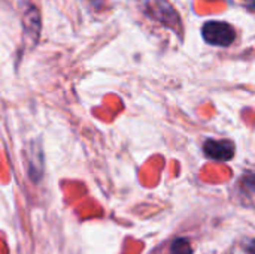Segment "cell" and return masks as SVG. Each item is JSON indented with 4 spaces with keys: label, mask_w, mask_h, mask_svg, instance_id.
<instances>
[{
    "label": "cell",
    "mask_w": 255,
    "mask_h": 254,
    "mask_svg": "<svg viewBox=\"0 0 255 254\" xmlns=\"http://www.w3.org/2000/svg\"><path fill=\"white\" fill-rule=\"evenodd\" d=\"M202 36L209 45L229 46L236 39L235 28L224 21H208L202 27Z\"/></svg>",
    "instance_id": "6da1fadb"
},
{
    "label": "cell",
    "mask_w": 255,
    "mask_h": 254,
    "mask_svg": "<svg viewBox=\"0 0 255 254\" xmlns=\"http://www.w3.org/2000/svg\"><path fill=\"white\" fill-rule=\"evenodd\" d=\"M143 10L152 19H157L167 25H175L179 22V15L166 0H145Z\"/></svg>",
    "instance_id": "7a4b0ae2"
},
{
    "label": "cell",
    "mask_w": 255,
    "mask_h": 254,
    "mask_svg": "<svg viewBox=\"0 0 255 254\" xmlns=\"http://www.w3.org/2000/svg\"><path fill=\"white\" fill-rule=\"evenodd\" d=\"M203 151L208 159L217 162H227L232 160L235 156V144L226 139H208L203 144Z\"/></svg>",
    "instance_id": "3957f363"
},
{
    "label": "cell",
    "mask_w": 255,
    "mask_h": 254,
    "mask_svg": "<svg viewBox=\"0 0 255 254\" xmlns=\"http://www.w3.org/2000/svg\"><path fill=\"white\" fill-rule=\"evenodd\" d=\"M169 254H193V249L188 240L185 238H178L172 243L170 246V253Z\"/></svg>",
    "instance_id": "277c9868"
},
{
    "label": "cell",
    "mask_w": 255,
    "mask_h": 254,
    "mask_svg": "<svg viewBox=\"0 0 255 254\" xmlns=\"http://www.w3.org/2000/svg\"><path fill=\"white\" fill-rule=\"evenodd\" d=\"M244 184L248 186L253 192H255V172H250L247 178H244Z\"/></svg>",
    "instance_id": "5b68a950"
},
{
    "label": "cell",
    "mask_w": 255,
    "mask_h": 254,
    "mask_svg": "<svg viewBox=\"0 0 255 254\" xmlns=\"http://www.w3.org/2000/svg\"><path fill=\"white\" fill-rule=\"evenodd\" d=\"M244 252L245 254H255V240L247 241V244L244 246Z\"/></svg>",
    "instance_id": "8992f818"
}]
</instances>
